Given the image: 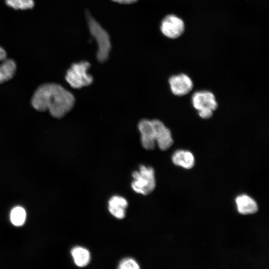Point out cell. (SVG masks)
Returning a JSON list of instances; mask_svg holds the SVG:
<instances>
[{
  "label": "cell",
  "instance_id": "1",
  "mask_svg": "<svg viewBox=\"0 0 269 269\" xmlns=\"http://www.w3.org/2000/svg\"><path fill=\"white\" fill-rule=\"evenodd\" d=\"M73 94L61 85L46 83L34 92L31 104L37 111H48L54 118H61L69 112L75 104Z\"/></svg>",
  "mask_w": 269,
  "mask_h": 269
},
{
  "label": "cell",
  "instance_id": "2",
  "mask_svg": "<svg viewBox=\"0 0 269 269\" xmlns=\"http://www.w3.org/2000/svg\"><path fill=\"white\" fill-rule=\"evenodd\" d=\"M86 16L90 31L97 43V59L100 62H105L108 58L111 50L109 35L89 12H87Z\"/></svg>",
  "mask_w": 269,
  "mask_h": 269
},
{
  "label": "cell",
  "instance_id": "3",
  "mask_svg": "<svg viewBox=\"0 0 269 269\" xmlns=\"http://www.w3.org/2000/svg\"><path fill=\"white\" fill-rule=\"evenodd\" d=\"M132 176L134 180L131 186L135 192L147 195L154 189L156 183L154 169L152 167L141 165L139 171H134Z\"/></svg>",
  "mask_w": 269,
  "mask_h": 269
},
{
  "label": "cell",
  "instance_id": "4",
  "mask_svg": "<svg viewBox=\"0 0 269 269\" xmlns=\"http://www.w3.org/2000/svg\"><path fill=\"white\" fill-rule=\"evenodd\" d=\"M90 66L86 61L73 63L67 71L65 79L71 87L80 89L91 85L93 81V77L87 71Z\"/></svg>",
  "mask_w": 269,
  "mask_h": 269
},
{
  "label": "cell",
  "instance_id": "5",
  "mask_svg": "<svg viewBox=\"0 0 269 269\" xmlns=\"http://www.w3.org/2000/svg\"><path fill=\"white\" fill-rule=\"evenodd\" d=\"M191 103L197 112L203 110L214 111L218 107V103L214 94L208 90H200L194 92L191 97Z\"/></svg>",
  "mask_w": 269,
  "mask_h": 269
},
{
  "label": "cell",
  "instance_id": "6",
  "mask_svg": "<svg viewBox=\"0 0 269 269\" xmlns=\"http://www.w3.org/2000/svg\"><path fill=\"white\" fill-rule=\"evenodd\" d=\"M168 82L172 93L178 97L188 94L193 88V82L191 78L183 73L172 76Z\"/></svg>",
  "mask_w": 269,
  "mask_h": 269
},
{
  "label": "cell",
  "instance_id": "7",
  "mask_svg": "<svg viewBox=\"0 0 269 269\" xmlns=\"http://www.w3.org/2000/svg\"><path fill=\"white\" fill-rule=\"evenodd\" d=\"M152 122L154 129L156 144L162 150L168 149L173 143V139L170 130L158 120H153Z\"/></svg>",
  "mask_w": 269,
  "mask_h": 269
},
{
  "label": "cell",
  "instance_id": "8",
  "mask_svg": "<svg viewBox=\"0 0 269 269\" xmlns=\"http://www.w3.org/2000/svg\"><path fill=\"white\" fill-rule=\"evenodd\" d=\"M183 21L173 15L166 16L162 20L161 31L166 36L175 38L181 35L184 30Z\"/></svg>",
  "mask_w": 269,
  "mask_h": 269
},
{
  "label": "cell",
  "instance_id": "9",
  "mask_svg": "<svg viewBox=\"0 0 269 269\" xmlns=\"http://www.w3.org/2000/svg\"><path fill=\"white\" fill-rule=\"evenodd\" d=\"M137 127L141 135V143L142 146L145 149H153L156 143L152 120L142 119L138 123Z\"/></svg>",
  "mask_w": 269,
  "mask_h": 269
},
{
  "label": "cell",
  "instance_id": "10",
  "mask_svg": "<svg viewBox=\"0 0 269 269\" xmlns=\"http://www.w3.org/2000/svg\"><path fill=\"white\" fill-rule=\"evenodd\" d=\"M16 70L15 61L7 57L5 49L0 46V83L11 79Z\"/></svg>",
  "mask_w": 269,
  "mask_h": 269
},
{
  "label": "cell",
  "instance_id": "11",
  "mask_svg": "<svg viewBox=\"0 0 269 269\" xmlns=\"http://www.w3.org/2000/svg\"><path fill=\"white\" fill-rule=\"evenodd\" d=\"M171 159L175 165L187 169L192 168L195 163L194 155L188 150H176L173 153Z\"/></svg>",
  "mask_w": 269,
  "mask_h": 269
},
{
  "label": "cell",
  "instance_id": "12",
  "mask_svg": "<svg viewBox=\"0 0 269 269\" xmlns=\"http://www.w3.org/2000/svg\"><path fill=\"white\" fill-rule=\"evenodd\" d=\"M128 205V201L125 198L120 196H114L108 202V209L115 217L122 219L125 217Z\"/></svg>",
  "mask_w": 269,
  "mask_h": 269
},
{
  "label": "cell",
  "instance_id": "13",
  "mask_svg": "<svg viewBox=\"0 0 269 269\" xmlns=\"http://www.w3.org/2000/svg\"><path fill=\"white\" fill-rule=\"evenodd\" d=\"M238 211L244 215L254 214L258 210L256 202L250 196L242 194L237 196L235 199Z\"/></svg>",
  "mask_w": 269,
  "mask_h": 269
},
{
  "label": "cell",
  "instance_id": "14",
  "mask_svg": "<svg viewBox=\"0 0 269 269\" xmlns=\"http://www.w3.org/2000/svg\"><path fill=\"white\" fill-rule=\"evenodd\" d=\"M71 255L75 264L79 267H84L89 264L91 256L89 251L82 247H75L71 250Z\"/></svg>",
  "mask_w": 269,
  "mask_h": 269
},
{
  "label": "cell",
  "instance_id": "15",
  "mask_svg": "<svg viewBox=\"0 0 269 269\" xmlns=\"http://www.w3.org/2000/svg\"><path fill=\"white\" fill-rule=\"evenodd\" d=\"M10 219L13 225L16 226L22 225L25 222L26 219V212L20 206L14 207L11 211Z\"/></svg>",
  "mask_w": 269,
  "mask_h": 269
},
{
  "label": "cell",
  "instance_id": "16",
  "mask_svg": "<svg viewBox=\"0 0 269 269\" xmlns=\"http://www.w3.org/2000/svg\"><path fill=\"white\" fill-rule=\"evenodd\" d=\"M6 4L15 10H26L34 6V0H5Z\"/></svg>",
  "mask_w": 269,
  "mask_h": 269
},
{
  "label": "cell",
  "instance_id": "17",
  "mask_svg": "<svg viewBox=\"0 0 269 269\" xmlns=\"http://www.w3.org/2000/svg\"><path fill=\"white\" fill-rule=\"evenodd\" d=\"M119 269H138L139 266L133 258H127L123 259L119 264Z\"/></svg>",
  "mask_w": 269,
  "mask_h": 269
},
{
  "label": "cell",
  "instance_id": "18",
  "mask_svg": "<svg viewBox=\"0 0 269 269\" xmlns=\"http://www.w3.org/2000/svg\"><path fill=\"white\" fill-rule=\"evenodd\" d=\"M213 112L211 110H203L198 111V114L202 119H208L213 116Z\"/></svg>",
  "mask_w": 269,
  "mask_h": 269
},
{
  "label": "cell",
  "instance_id": "19",
  "mask_svg": "<svg viewBox=\"0 0 269 269\" xmlns=\"http://www.w3.org/2000/svg\"><path fill=\"white\" fill-rule=\"evenodd\" d=\"M113 1L122 3V4H131L136 1L138 0H112Z\"/></svg>",
  "mask_w": 269,
  "mask_h": 269
}]
</instances>
